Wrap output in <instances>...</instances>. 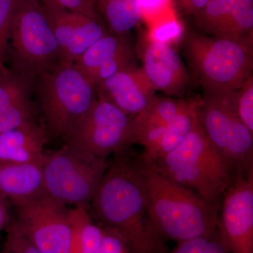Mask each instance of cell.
Returning <instances> with one entry per match:
<instances>
[{"instance_id":"obj_21","label":"cell","mask_w":253,"mask_h":253,"mask_svg":"<svg viewBox=\"0 0 253 253\" xmlns=\"http://www.w3.org/2000/svg\"><path fill=\"white\" fill-rule=\"evenodd\" d=\"M89 208L79 206L71 208L72 227L70 253H99L104 230L91 217Z\"/></svg>"},{"instance_id":"obj_11","label":"cell","mask_w":253,"mask_h":253,"mask_svg":"<svg viewBox=\"0 0 253 253\" xmlns=\"http://www.w3.org/2000/svg\"><path fill=\"white\" fill-rule=\"evenodd\" d=\"M219 226L230 253H253V172L238 174L226 191Z\"/></svg>"},{"instance_id":"obj_16","label":"cell","mask_w":253,"mask_h":253,"mask_svg":"<svg viewBox=\"0 0 253 253\" xmlns=\"http://www.w3.org/2000/svg\"><path fill=\"white\" fill-rule=\"evenodd\" d=\"M142 69L156 91L168 96H181L189 83L180 56L172 45L165 43L151 41L143 55Z\"/></svg>"},{"instance_id":"obj_14","label":"cell","mask_w":253,"mask_h":253,"mask_svg":"<svg viewBox=\"0 0 253 253\" xmlns=\"http://www.w3.org/2000/svg\"><path fill=\"white\" fill-rule=\"evenodd\" d=\"M96 88L99 99L113 104L129 116L144 111L156 96V89L144 70L135 65L101 82Z\"/></svg>"},{"instance_id":"obj_4","label":"cell","mask_w":253,"mask_h":253,"mask_svg":"<svg viewBox=\"0 0 253 253\" xmlns=\"http://www.w3.org/2000/svg\"><path fill=\"white\" fill-rule=\"evenodd\" d=\"M186 51L204 91L238 90L253 77V38L191 34Z\"/></svg>"},{"instance_id":"obj_6","label":"cell","mask_w":253,"mask_h":253,"mask_svg":"<svg viewBox=\"0 0 253 253\" xmlns=\"http://www.w3.org/2000/svg\"><path fill=\"white\" fill-rule=\"evenodd\" d=\"M236 90L205 91L200 101L199 118L213 145L232 161L238 174L253 172V131L239 118Z\"/></svg>"},{"instance_id":"obj_17","label":"cell","mask_w":253,"mask_h":253,"mask_svg":"<svg viewBox=\"0 0 253 253\" xmlns=\"http://www.w3.org/2000/svg\"><path fill=\"white\" fill-rule=\"evenodd\" d=\"M32 80L0 68V132L36 122L30 100Z\"/></svg>"},{"instance_id":"obj_29","label":"cell","mask_w":253,"mask_h":253,"mask_svg":"<svg viewBox=\"0 0 253 253\" xmlns=\"http://www.w3.org/2000/svg\"><path fill=\"white\" fill-rule=\"evenodd\" d=\"M51 1L68 11L98 19L96 0H51Z\"/></svg>"},{"instance_id":"obj_15","label":"cell","mask_w":253,"mask_h":253,"mask_svg":"<svg viewBox=\"0 0 253 253\" xmlns=\"http://www.w3.org/2000/svg\"><path fill=\"white\" fill-rule=\"evenodd\" d=\"M196 18L208 36L253 38V0H211Z\"/></svg>"},{"instance_id":"obj_7","label":"cell","mask_w":253,"mask_h":253,"mask_svg":"<svg viewBox=\"0 0 253 253\" xmlns=\"http://www.w3.org/2000/svg\"><path fill=\"white\" fill-rule=\"evenodd\" d=\"M10 38L15 71L33 79L60 62L59 45L40 0H19Z\"/></svg>"},{"instance_id":"obj_9","label":"cell","mask_w":253,"mask_h":253,"mask_svg":"<svg viewBox=\"0 0 253 253\" xmlns=\"http://www.w3.org/2000/svg\"><path fill=\"white\" fill-rule=\"evenodd\" d=\"M131 118L107 101L96 99L65 136L66 144L106 159L131 145Z\"/></svg>"},{"instance_id":"obj_12","label":"cell","mask_w":253,"mask_h":253,"mask_svg":"<svg viewBox=\"0 0 253 253\" xmlns=\"http://www.w3.org/2000/svg\"><path fill=\"white\" fill-rule=\"evenodd\" d=\"M58 45L61 62L74 63L100 38L108 34L97 18L72 12L51 0H40Z\"/></svg>"},{"instance_id":"obj_5","label":"cell","mask_w":253,"mask_h":253,"mask_svg":"<svg viewBox=\"0 0 253 253\" xmlns=\"http://www.w3.org/2000/svg\"><path fill=\"white\" fill-rule=\"evenodd\" d=\"M109 163L72 146L44 155L42 164L46 194L61 204L89 208Z\"/></svg>"},{"instance_id":"obj_27","label":"cell","mask_w":253,"mask_h":253,"mask_svg":"<svg viewBox=\"0 0 253 253\" xmlns=\"http://www.w3.org/2000/svg\"><path fill=\"white\" fill-rule=\"evenodd\" d=\"M184 28L179 21L169 20L156 26L151 33V42L171 44L177 42L182 36Z\"/></svg>"},{"instance_id":"obj_2","label":"cell","mask_w":253,"mask_h":253,"mask_svg":"<svg viewBox=\"0 0 253 253\" xmlns=\"http://www.w3.org/2000/svg\"><path fill=\"white\" fill-rule=\"evenodd\" d=\"M128 149L114 155L109 163L89 204L91 217L119 233L132 253H168L150 222Z\"/></svg>"},{"instance_id":"obj_30","label":"cell","mask_w":253,"mask_h":253,"mask_svg":"<svg viewBox=\"0 0 253 253\" xmlns=\"http://www.w3.org/2000/svg\"><path fill=\"white\" fill-rule=\"evenodd\" d=\"M169 0H139L141 14H154L164 9Z\"/></svg>"},{"instance_id":"obj_24","label":"cell","mask_w":253,"mask_h":253,"mask_svg":"<svg viewBox=\"0 0 253 253\" xmlns=\"http://www.w3.org/2000/svg\"><path fill=\"white\" fill-rule=\"evenodd\" d=\"M5 231L2 253H42L20 230L14 220L10 221Z\"/></svg>"},{"instance_id":"obj_1","label":"cell","mask_w":253,"mask_h":253,"mask_svg":"<svg viewBox=\"0 0 253 253\" xmlns=\"http://www.w3.org/2000/svg\"><path fill=\"white\" fill-rule=\"evenodd\" d=\"M130 159L150 222L160 238L179 243L211 236L219 229L220 204L168 179L144 153L131 154Z\"/></svg>"},{"instance_id":"obj_28","label":"cell","mask_w":253,"mask_h":253,"mask_svg":"<svg viewBox=\"0 0 253 253\" xmlns=\"http://www.w3.org/2000/svg\"><path fill=\"white\" fill-rule=\"evenodd\" d=\"M101 227L104 230V237L99 253H132L119 233L110 228Z\"/></svg>"},{"instance_id":"obj_19","label":"cell","mask_w":253,"mask_h":253,"mask_svg":"<svg viewBox=\"0 0 253 253\" xmlns=\"http://www.w3.org/2000/svg\"><path fill=\"white\" fill-rule=\"evenodd\" d=\"M42 164L0 161V192L13 205L47 196Z\"/></svg>"},{"instance_id":"obj_20","label":"cell","mask_w":253,"mask_h":253,"mask_svg":"<svg viewBox=\"0 0 253 253\" xmlns=\"http://www.w3.org/2000/svg\"><path fill=\"white\" fill-rule=\"evenodd\" d=\"M194 101L158 97L149 107L131 118V144L138 136L147 131L169 126L176 116L189 109Z\"/></svg>"},{"instance_id":"obj_31","label":"cell","mask_w":253,"mask_h":253,"mask_svg":"<svg viewBox=\"0 0 253 253\" xmlns=\"http://www.w3.org/2000/svg\"><path fill=\"white\" fill-rule=\"evenodd\" d=\"M9 203V200L0 192V232L5 230L11 221Z\"/></svg>"},{"instance_id":"obj_32","label":"cell","mask_w":253,"mask_h":253,"mask_svg":"<svg viewBox=\"0 0 253 253\" xmlns=\"http://www.w3.org/2000/svg\"><path fill=\"white\" fill-rule=\"evenodd\" d=\"M210 1L211 0H181V3L188 13L196 15L204 9Z\"/></svg>"},{"instance_id":"obj_3","label":"cell","mask_w":253,"mask_h":253,"mask_svg":"<svg viewBox=\"0 0 253 253\" xmlns=\"http://www.w3.org/2000/svg\"><path fill=\"white\" fill-rule=\"evenodd\" d=\"M153 161L163 175L212 204H221L238 174L232 161L208 139L199 114L182 143L172 152Z\"/></svg>"},{"instance_id":"obj_23","label":"cell","mask_w":253,"mask_h":253,"mask_svg":"<svg viewBox=\"0 0 253 253\" xmlns=\"http://www.w3.org/2000/svg\"><path fill=\"white\" fill-rule=\"evenodd\" d=\"M168 253H230L220 226L209 236L196 238L178 243L172 252Z\"/></svg>"},{"instance_id":"obj_25","label":"cell","mask_w":253,"mask_h":253,"mask_svg":"<svg viewBox=\"0 0 253 253\" xmlns=\"http://www.w3.org/2000/svg\"><path fill=\"white\" fill-rule=\"evenodd\" d=\"M18 1L19 0H0V68L4 66L11 22Z\"/></svg>"},{"instance_id":"obj_13","label":"cell","mask_w":253,"mask_h":253,"mask_svg":"<svg viewBox=\"0 0 253 253\" xmlns=\"http://www.w3.org/2000/svg\"><path fill=\"white\" fill-rule=\"evenodd\" d=\"M73 65L96 88L101 82L134 66V51L126 36L106 34L84 51Z\"/></svg>"},{"instance_id":"obj_10","label":"cell","mask_w":253,"mask_h":253,"mask_svg":"<svg viewBox=\"0 0 253 253\" xmlns=\"http://www.w3.org/2000/svg\"><path fill=\"white\" fill-rule=\"evenodd\" d=\"M14 206L15 222L42 253H70L71 208L48 195Z\"/></svg>"},{"instance_id":"obj_8","label":"cell","mask_w":253,"mask_h":253,"mask_svg":"<svg viewBox=\"0 0 253 253\" xmlns=\"http://www.w3.org/2000/svg\"><path fill=\"white\" fill-rule=\"evenodd\" d=\"M39 77L42 109L48 127L54 135L64 138L96 100L95 87L73 63L60 62Z\"/></svg>"},{"instance_id":"obj_18","label":"cell","mask_w":253,"mask_h":253,"mask_svg":"<svg viewBox=\"0 0 253 253\" xmlns=\"http://www.w3.org/2000/svg\"><path fill=\"white\" fill-rule=\"evenodd\" d=\"M47 134L36 122L0 132V161L42 163Z\"/></svg>"},{"instance_id":"obj_22","label":"cell","mask_w":253,"mask_h":253,"mask_svg":"<svg viewBox=\"0 0 253 253\" xmlns=\"http://www.w3.org/2000/svg\"><path fill=\"white\" fill-rule=\"evenodd\" d=\"M96 6L118 36H126L143 17L139 0H96Z\"/></svg>"},{"instance_id":"obj_26","label":"cell","mask_w":253,"mask_h":253,"mask_svg":"<svg viewBox=\"0 0 253 253\" xmlns=\"http://www.w3.org/2000/svg\"><path fill=\"white\" fill-rule=\"evenodd\" d=\"M236 109L242 122L253 131V79L236 90Z\"/></svg>"}]
</instances>
